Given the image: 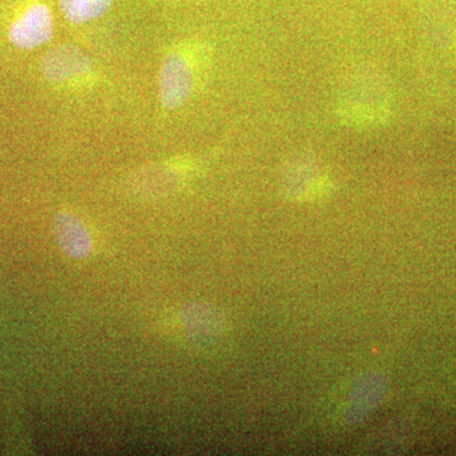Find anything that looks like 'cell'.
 <instances>
[{"instance_id": "2", "label": "cell", "mask_w": 456, "mask_h": 456, "mask_svg": "<svg viewBox=\"0 0 456 456\" xmlns=\"http://www.w3.org/2000/svg\"><path fill=\"white\" fill-rule=\"evenodd\" d=\"M194 77L187 60L171 53L160 71V99L167 110L182 107L191 97Z\"/></svg>"}, {"instance_id": "3", "label": "cell", "mask_w": 456, "mask_h": 456, "mask_svg": "<svg viewBox=\"0 0 456 456\" xmlns=\"http://www.w3.org/2000/svg\"><path fill=\"white\" fill-rule=\"evenodd\" d=\"M92 61L75 47H57L42 60V71L51 82H64L86 74Z\"/></svg>"}, {"instance_id": "6", "label": "cell", "mask_w": 456, "mask_h": 456, "mask_svg": "<svg viewBox=\"0 0 456 456\" xmlns=\"http://www.w3.org/2000/svg\"><path fill=\"white\" fill-rule=\"evenodd\" d=\"M113 0H60L65 17L73 23H86L107 13Z\"/></svg>"}, {"instance_id": "1", "label": "cell", "mask_w": 456, "mask_h": 456, "mask_svg": "<svg viewBox=\"0 0 456 456\" xmlns=\"http://www.w3.org/2000/svg\"><path fill=\"white\" fill-rule=\"evenodd\" d=\"M53 20L44 3H33L9 29V41L20 49L31 50L53 37Z\"/></svg>"}, {"instance_id": "4", "label": "cell", "mask_w": 456, "mask_h": 456, "mask_svg": "<svg viewBox=\"0 0 456 456\" xmlns=\"http://www.w3.org/2000/svg\"><path fill=\"white\" fill-rule=\"evenodd\" d=\"M53 233L61 250L74 259H83L92 251V239L83 222L68 212L59 213L53 220Z\"/></svg>"}, {"instance_id": "5", "label": "cell", "mask_w": 456, "mask_h": 456, "mask_svg": "<svg viewBox=\"0 0 456 456\" xmlns=\"http://www.w3.org/2000/svg\"><path fill=\"white\" fill-rule=\"evenodd\" d=\"M428 20L437 44L456 50V0H430Z\"/></svg>"}]
</instances>
